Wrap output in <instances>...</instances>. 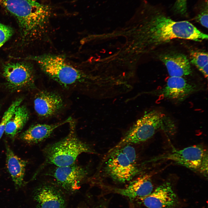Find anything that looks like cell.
Segmentation results:
<instances>
[{"label":"cell","mask_w":208,"mask_h":208,"mask_svg":"<svg viewBox=\"0 0 208 208\" xmlns=\"http://www.w3.org/2000/svg\"><path fill=\"white\" fill-rule=\"evenodd\" d=\"M29 117V114L26 107L19 105L6 125L5 131V134L11 138L14 137L22 130Z\"/></svg>","instance_id":"obj_18"},{"label":"cell","mask_w":208,"mask_h":208,"mask_svg":"<svg viewBox=\"0 0 208 208\" xmlns=\"http://www.w3.org/2000/svg\"><path fill=\"white\" fill-rule=\"evenodd\" d=\"M208 5H204L203 8L195 18L196 21L204 27L208 28Z\"/></svg>","instance_id":"obj_23"},{"label":"cell","mask_w":208,"mask_h":208,"mask_svg":"<svg viewBox=\"0 0 208 208\" xmlns=\"http://www.w3.org/2000/svg\"><path fill=\"white\" fill-rule=\"evenodd\" d=\"M131 145L126 144L116 148L118 149L124 154L131 163L136 165L137 157L135 151Z\"/></svg>","instance_id":"obj_21"},{"label":"cell","mask_w":208,"mask_h":208,"mask_svg":"<svg viewBox=\"0 0 208 208\" xmlns=\"http://www.w3.org/2000/svg\"><path fill=\"white\" fill-rule=\"evenodd\" d=\"M0 5L16 19L25 42L39 36L51 14L49 6L33 0H0Z\"/></svg>","instance_id":"obj_1"},{"label":"cell","mask_w":208,"mask_h":208,"mask_svg":"<svg viewBox=\"0 0 208 208\" xmlns=\"http://www.w3.org/2000/svg\"><path fill=\"white\" fill-rule=\"evenodd\" d=\"M191 62L203 74L205 77H208V54L201 51H192L190 53Z\"/></svg>","instance_id":"obj_19"},{"label":"cell","mask_w":208,"mask_h":208,"mask_svg":"<svg viewBox=\"0 0 208 208\" xmlns=\"http://www.w3.org/2000/svg\"><path fill=\"white\" fill-rule=\"evenodd\" d=\"M32 66L25 62H10L3 68V75L9 86L14 89H20L30 86L34 83Z\"/></svg>","instance_id":"obj_9"},{"label":"cell","mask_w":208,"mask_h":208,"mask_svg":"<svg viewBox=\"0 0 208 208\" xmlns=\"http://www.w3.org/2000/svg\"><path fill=\"white\" fill-rule=\"evenodd\" d=\"M26 59L36 62L47 75L64 87L83 83L88 78L83 72L67 64L60 55L44 54Z\"/></svg>","instance_id":"obj_4"},{"label":"cell","mask_w":208,"mask_h":208,"mask_svg":"<svg viewBox=\"0 0 208 208\" xmlns=\"http://www.w3.org/2000/svg\"><path fill=\"white\" fill-rule=\"evenodd\" d=\"M5 148L8 170L15 185L20 186L23 182L27 162L15 154L7 144Z\"/></svg>","instance_id":"obj_17"},{"label":"cell","mask_w":208,"mask_h":208,"mask_svg":"<svg viewBox=\"0 0 208 208\" xmlns=\"http://www.w3.org/2000/svg\"><path fill=\"white\" fill-rule=\"evenodd\" d=\"M104 171L114 181L124 183L132 180L140 173L137 165L131 163L126 156L118 149L109 152Z\"/></svg>","instance_id":"obj_7"},{"label":"cell","mask_w":208,"mask_h":208,"mask_svg":"<svg viewBox=\"0 0 208 208\" xmlns=\"http://www.w3.org/2000/svg\"><path fill=\"white\" fill-rule=\"evenodd\" d=\"M197 86L190 83L182 77H170L161 91V94L168 99L181 101L195 92Z\"/></svg>","instance_id":"obj_11"},{"label":"cell","mask_w":208,"mask_h":208,"mask_svg":"<svg viewBox=\"0 0 208 208\" xmlns=\"http://www.w3.org/2000/svg\"><path fill=\"white\" fill-rule=\"evenodd\" d=\"M111 189L130 199H139L151 194L153 190V186L150 176L146 174L131 181L125 188H112Z\"/></svg>","instance_id":"obj_13"},{"label":"cell","mask_w":208,"mask_h":208,"mask_svg":"<svg viewBox=\"0 0 208 208\" xmlns=\"http://www.w3.org/2000/svg\"><path fill=\"white\" fill-rule=\"evenodd\" d=\"M35 198L37 208H65V201L61 192L53 185L48 184L38 187Z\"/></svg>","instance_id":"obj_14"},{"label":"cell","mask_w":208,"mask_h":208,"mask_svg":"<svg viewBox=\"0 0 208 208\" xmlns=\"http://www.w3.org/2000/svg\"><path fill=\"white\" fill-rule=\"evenodd\" d=\"M72 119L69 117L63 121L55 124H38L32 126L21 134L20 138L30 144L41 142L48 138L57 127L69 123Z\"/></svg>","instance_id":"obj_16"},{"label":"cell","mask_w":208,"mask_h":208,"mask_svg":"<svg viewBox=\"0 0 208 208\" xmlns=\"http://www.w3.org/2000/svg\"><path fill=\"white\" fill-rule=\"evenodd\" d=\"M174 8L177 13L183 14L187 12V0H176Z\"/></svg>","instance_id":"obj_24"},{"label":"cell","mask_w":208,"mask_h":208,"mask_svg":"<svg viewBox=\"0 0 208 208\" xmlns=\"http://www.w3.org/2000/svg\"><path fill=\"white\" fill-rule=\"evenodd\" d=\"M165 116L159 111L153 110L146 112L134 123L121 140L109 151L126 144H139L151 137L160 129H169L166 126Z\"/></svg>","instance_id":"obj_5"},{"label":"cell","mask_w":208,"mask_h":208,"mask_svg":"<svg viewBox=\"0 0 208 208\" xmlns=\"http://www.w3.org/2000/svg\"><path fill=\"white\" fill-rule=\"evenodd\" d=\"M23 99L19 98L13 102L4 113L0 123V139L5 132L6 125L17 107L21 105Z\"/></svg>","instance_id":"obj_20"},{"label":"cell","mask_w":208,"mask_h":208,"mask_svg":"<svg viewBox=\"0 0 208 208\" xmlns=\"http://www.w3.org/2000/svg\"><path fill=\"white\" fill-rule=\"evenodd\" d=\"M13 33L11 27L0 23V48L11 37Z\"/></svg>","instance_id":"obj_22"},{"label":"cell","mask_w":208,"mask_h":208,"mask_svg":"<svg viewBox=\"0 0 208 208\" xmlns=\"http://www.w3.org/2000/svg\"><path fill=\"white\" fill-rule=\"evenodd\" d=\"M68 134L60 140L49 144L44 148L45 163L56 167L69 166L75 163L80 154L95 153L88 144L79 139L75 132L76 123L72 120Z\"/></svg>","instance_id":"obj_3"},{"label":"cell","mask_w":208,"mask_h":208,"mask_svg":"<svg viewBox=\"0 0 208 208\" xmlns=\"http://www.w3.org/2000/svg\"><path fill=\"white\" fill-rule=\"evenodd\" d=\"M95 208H106L105 206L103 204H101Z\"/></svg>","instance_id":"obj_25"},{"label":"cell","mask_w":208,"mask_h":208,"mask_svg":"<svg viewBox=\"0 0 208 208\" xmlns=\"http://www.w3.org/2000/svg\"><path fill=\"white\" fill-rule=\"evenodd\" d=\"M144 40L153 49L175 38L201 41L208 39L207 34L187 21H176L163 14L153 16L145 28Z\"/></svg>","instance_id":"obj_2"},{"label":"cell","mask_w":208,"mask_h":208,"mask_svg":"<svg viewBox=\"0 0 208 208\" xmlns=\"http://www.w3.org/2000/svg\"><path fill=\"white\" fill-rule=\"evenodd\" d=\"M159 160L172 161L206 177L207 176L208 152L201 145L192 146L181 149H173L152 159L153 161Z\"/></svg>","instance_id":"obj_6"},{"label":"cell","mask_w":208,"mask_h":208,"mask_svg":"<svg viewBox=\"0 0 208 208\" xmlns=\"http://www.w3.org/2000/svg\"><path fill=\"white\" fill-rule=\"evenodd\" d=\"M88 174L86 167L75 163L68 166L56 167L50 175L61 187L67 191H74L79 188Z\"/></svg>","instance_id":"obj_8"},{"label":"cell","mask_w":208,"mask_h":208,"mask_svg":"<svg viewBox=\"0 0 208 208\" xmlns=\"http://www.w3.org/2000/svg\"><path fill=\"white\" fill-rule=\"evenodd\" d=\"M35 110L40 116L47 118L57 113L62 107V98L56 93L46 91L39 92L34 101Z\"/></svg>","instance_id":"obj_12"},{"label":"cell","mask_w":208,"mask_h":208,"mask_svg":"<svg viewBox=\"0 0 208 208\" xmlns=\"http://www.w3.org/2000/svg\"><path fill=\"white\" fill-rule=\"evenodd\" d=\"M148 208H172L177 197L170 182H166L157 187L148 196L139 199Z\"/></svg>","instance_id":"obj_10"},{"label":"cell","mask_w":208,"mask_h":208,"mask_svg":"<svg viewBox=\"0 0 208 208\" xmlns=\"http://www.w3.org/2000/svg\"><path fill=\"white\" fill-rule=\"evenodd\" d=\"M170 77H182L191 73L192 70L188 59L185 55L180 53H169L160 57Z\"/></svg>","instance_id":"obj_15"}]
</instances>
